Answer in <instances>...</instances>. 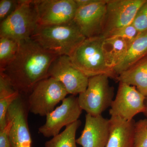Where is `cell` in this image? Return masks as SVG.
<instances>
[{"instance_id": "cell-1", "label": "cell", "mask_w": 147, "mask_h": 147, "mask_svg": "<svg viewBox=\"0 0 147 147\" xmlns=\"http://www.w3.org/2000/svg\"><path fill=\"white\" fill-rule=\"evenodd\" d=\"M57 57L30 38L20 42L16 56L3 72L14 89L27 97L38 82L49 77V67Z\"/></svg>"}, {"instance_id": "cell-2", "label": "cell", "mask_w": 147, "mask_h": 147, "mask_svg": "<svg viewBox=\"0 0 147 147\" xmlns=\"http://www.w3.org/2000/svg\"><path fill=\"white\" fill-rule=\"evenodd\" d=\"M31 38L49 53L69 57L86 38L73 21L54 26L38 25Z\"/></svg>"}, {"instance_id": "cell-3", "label": "cell", "mask_w": 147, "mask_h": 147, "mask_svg": "<svg viewBox=\"0 0 147 147\" xmlns=\"http://www.w3.org/2000/svg\"><path fill=\"white\" fill-rule=\"evenodd\" d=\"M105 38L100 35L86 38L69 57L74 65L89 78L102 74L117 78L106 63L102 49Z\"/></svg>"}, {"instance_id": "cell-4", "label": "cell", "mask_w": 147, "mask_h": 147, "mask_svg": "<svg viewBox=\"0 0 147 147\" xmlns=\"http://www.w3.org/2000/svg\"><path fill=\"white\" fill-rule=\"evenodd\" d=\"M38 26L34 1L20 0L15 10L1 22L0 37L10 38L20 42L31 38Z\"/></svg>"}, {"instance_id": "cell-5", "label": "cell", "mask_w": 147, "mask_h": 147, "mask_svg": "<svg viewBox=\"0 0 147 147\" xmlns=\"http://www.w3.org/2000/svg\"><path fill=\"white\" fill-rule=\"evenodd\" d=\"M68 94L61 82L49 77L35 85L27 96V108L29 112L34 115L46 117Z\"/></svg>"}, {"instance_id": "cell-6", "label": "cell", "mask_w": 147, "mask_h": 147, "mask_svg": "<svg viewBox=\"0 0 147 147\" xmlns=\"http://www.w3.org/2000/svg\"><path fill=\"white\" fill-rule=\"evenodd\" d=\"M109 76L105 74L90 77L85 91L78 96L79 105L87 114L100 115L111 106L114 96V88L109 84Z\"/></svg>"}, {"instance_id": "cell-7", "label": "cell", "mask_w": 147, "mask_h": 147, "mask_svg": "<svg viewBox=\"0 0 147 147\" xmlns=\"http://www.w3.org/2000/svg\"><path fill=\"white\" fill-rule=\"evenodd\" d=\"M78 97L71 95L61 104L46 116L45 123L39 127L38 132L44 137H54L60 133L61 129L79 120L82 112Z\"/></svg>"}, {"instance_id": "cell-8", "label": "cell", "mask_w": 147, "mask_h": 147, "mask_svg": "<svg viewBox=\"0 0 147 147\" xmlns=\"http://www.w3.org/2000/svg\"><path fill=\"white\" fill-rule=\"evenodd\" d=\"M48 76L57 80L65 87L68 94L76 96L85 91L89 78L74 65L69 56H58L51 63Z\"/></svg>"}, {"instance_id": "cell-9", "label": "cell", "mask_w": 147, "mask_h": 147, "mask_svg": "<svg viewBox=\"0 0 147 147\" xmlns=\"http://www.w3.org/2000/svg\"><path fill=\"white\" fill-rule=\"evenodd\" d=\"M146 0H108L102 35L108 37L116 31L132 24L137 11Z\"/></svg>"}, {"instance_id": "cell-10", "label": "cell", "mask_w": 147, "mask_h": 147, "mask_svg": "<svg viewBox=\"0 0 147 147\" xmlns=\"http://www.w3.org/2000/svg\"><path fill=\"white\" fill-rule=\"evenodd\" d=\"M146 98L135 87L119 83L109 114L111 117H118L126 121L132 120L137 114L144 112Z\"/></svg>"}, {"instance_id": "cell-11", "label": "cell", "mask_w": 147, "mask_h": 147, "mask_svg": "<svg viewBox=\"0 0 147 147\" xmlns=\"http://www.w3.org/2000/svg\"><path fill=\"white\" fill-rule=\"evenodd\" d=\"M34 2L39 26L71 22L78 9L75 0H34Z\"/></svg>"}, {"instance_id": "cell-12", "label": "cell", "mask_w": 147, "mask_h": 147, "mask_svg": "<svg viewBox=\"0 0 147 147\" xmlns=\"http://www.w3.org/2000/svg\"><path fill=\"white\" fill-rule=\"evenodd\" d=\"M107 2L108 0H96L77 9L73 21L86 38L102 35Z\"/></svg>"}, {"instance_id": "cell-13", "label": "cell", "mask_w": 147, "mask_h": 147, "mask_svg": "<svg viewBox=\"0 0 147 147\" xmlns=\"http://www.w3.org/2000/svg\"><path fill=\"white\" fill-rule=\"evenodd\" d=\"M110 119L102 115L94 116L87 114L82 134L76 143L82 147H105L110 135Z\"/></svg>"}, {"instance_id": "cell-14", "label": "cell", "mask_w": 147, "mask_h": 147, "mask_svg": "<svg viewBox=\"0 0 147 147\" xmlns=\"http://www.w3.org/2000/svg\"><path fill=\"white\" fill-rule=\"evenodd\" d=\"M110 135L105 147H134V120L126 121L111 117Z\"/></svg>"}, {"instance_id": "cell-15", "label": "cell", "mask_w": 147, "mask_h": 147, "mask_svg": "<svg viewBox=\"0 0 147 147\" xmlns=\"http://www.w3.org/2000/svg\"><path fill=\"white\" fill-rule=\"evenodd\" d=\"M147 57V31L139 33L136 38L129 45L125 57L118 65L113 69L117 76L142 59Z\"/></svg>"}, {"instance_id": "cell-16", "label": "cell", "mask_w": 147, "mask_h": 147, "mask_svg": "<svg viewBox=\"0 0 147 147\" xmlns=\"http://www.w3.org/2000/svg\"><path fill=\"white\" fill-rule=\"evenodd\" d=\"M116 79L119 83L135 87L143 95L147 96V57L122 72Z\"/></svg>"}, {"instance_id": "cell-17", "label": "cell", "mask_w": 147, "mask_h": 147, "mask_svg": "<svg viewBox=\"0 0 147 147\" xmlns=\"http://www.w3.org/2000/svg\"><path fill=\"white\" fill-rule=\"evenodd\" d=\"M128 47V43L121 38L115 36L105 38L102 49L107 65L113 71L125 57Z\"/></svg>"}, {"instance_id": "cell-18", "label": "cell", "mask_w": 147, "mask_h": 147, "mask_svg": "<svg viewBox=\"0 0 147 147\" xmlns=\"http://www.w3.org/2000/svg\"><path fill=\"white\" fill-rule=\"evenodd\" d=\"M20 95L12 86L5 74L0 71V130L6 125L7 114L9 108Z\"/></svg>"}, {"instance_id": "cell-19", "label": "cell", "mask_w": 147, "mask_h": 147, "mask_svg": "<svg viewBox=\"0 0 147 147\" xmlns=\"http://www.w3.org/2000/svg\"><path fill=\"white\" fill-rule=\"evenodd\" d=\"M81 124L78 120L66 126L63 131L45 142V147H77L76 133Z\"/></svg>"}, {"instance_id": "cell-20", "label": "cell", "mask_w": 147, "mask_h": 147, "mask_svg": "<svg viewBox=\"0 0 147 147\" xmlns=\"http://www.w3.org/2000/svg\"><path fill=\"white\" fill-rule=\"evenodd\" d=\"M20 42L15 40L0 37V71H4L17 54Z\"/></svg>"}, {"instance_id": "cell-21", "label": "cell", "mask_w": 147, "mask_h": 147, "mask_svg": "<svg viewBox=\"0 0 147 147\" xmlns=\"http://www.w3.org/2000/svg\"><path fill=\"white\" fill-rule=\"evenodd\" d=\"M134 147H147V118L135 123Z\"/></svg>"}, {"instance_id": "cell-22", "label": "cell", "mask_w": 147, "mask_h": 147, "mask_svg": "<svg viewBox=\"0 0 147 147\" xmlns=\"http://www.w3.org/2000/svg\"><path fill=\"white\" fill-rule=\"evenodd\" d=\"M132 24L139 33L147 31V0L137 11Z\"/></svg>"}, {"instance_id": "cell-23", "label": "cell", "mask_w": 147, "mask_h": 147, "mask_svg": "<svg viewBox=\"0 0 147 147\" xmlns=\"http://www.w3.org/2000/svg\"><path fill=\"white\" fill-rule=\"evenodd\" d=\"M139 33L132 24L119 29L110 35V36L118 37L125 40L129 45L134 41Z\"/></svg>"}, {"instance_id": "cell-24", "label": "cell", "mask_w": 147, "mask_h": 147, "mask_svg": "<svg viewBox=\"0 0 147 147\" xmlns=\"http://www.w3.org/2000/svg\"><path fill=\"white\" fill-rule=\"evenodd\" d=\"M18 1H0V21H3L11 14L18 5Z\"/></svg>"}, {"instance_id": "cell-25", "label": "cell", "mask_w": 147, "mask_h": 147, "mask_svg": "<svg viewBox=\"0 0 147 147\" xmlns=\"http://www.w3.org/2000/svg\"><path fill=\"white\" fill-rule=\"evenodd\" d=\"M12 124V120L7 117L6 125L3 129L0 130V147H12L9 137Z\"/></svg>"}, {"instance_id": "cell-26", "label": "cell", "mask_w": 147, "mask_h": 147, "mask_svg": "<svg viewBox=\"0 0 147 147\" xmlns=\"http://www.w3.org/2000/svg\"><path fill=\"white\" fill-rule=\"evenodd\" d=\"M96 0H75L78 8L88 5L94 2Z\"/></svg>"}, {"instance_id": "cell-27", "label": "cell", "mask_w": 147, "mask_h": 147, "mask_svg": "<svg viewBox=\"0 0 147 147\" xmlns=\"http://www.w3.org/2000/svg\"><path fill=\"white\" fill-rule=\"evenodd\" d=\"M144 114L146 117L147 118V96L146 97V100H145V110Z\"/></svg>"}]
</instances>
